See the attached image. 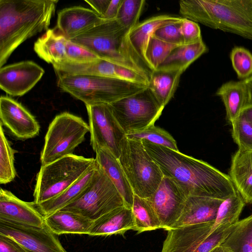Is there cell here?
Returning a JSON list of instances; mask_svg holds the SVG:
<instances>
[{
    "label": "cell",
    "instance_id": "cell-1",
    "mask_svg": "<svg viewBox=\"0 0 252 252\" xmlns=\"http://www.w3.org/2000/svg\"><path fill=\"white\" fill-rule=\"evenodd\" d=\"M142 142L163 176L173 180L188 196L225 199L237 192L228 175L207 162L147 140Z\"/></svg>",
    "mask_w": 252,
    "mask_h": 252
},
{
    "label": "cell",
    "instance_id": "cell-2",
    "mask_svg": "<svg viewBox=\"0 0 252 252\" xmlns=\"http://www.w3.org/2000/svg\"><path fill=\"white\" fill-rule=\"evenodd\" d=\"M58 0H0V67L27 39L47 31Z\"/></svg>",
    "mask_w": 252,
    "mask_h": 252
},
{
    "label": "cell",
    "instance_id": "cell-3",
    "mask_svg": "<svg viewBox=\"0 0 252 252\" xmlns=\"http://www.w3.org/2000/svg\"><path fill=\"white\" fill-rule=\"evenodd\" d=\"M129 32L116 19L103 20L70 40L89 50L99 59L135 70L150 81L153 71L134 49L129 39Z\"/></svg>",
    "mask_w": 252,
    "mask_h": 252
},
{
    "label": "cell",
    "instance_id": "cell-4",
    "mask_svg": "<svg viewBox=\"0 0 252 252\" xmlns=\"http://www.w3.org/2000/svg\"><path fill=\"white\" fill-rule=\"evenodd\" d=\"M183 18L252 40V0H182Z\"/></svg>",
    "mask_w": 252,
    "mask_h": 252
},
{
    "label": "cell",
    "instance_id": "cell-5",
    "mask_svg": "<svg viewBox=\"0 0 252 252\" xmlns=\"http://www.w3.org/2000/svg\"><path fill=\"white\" fill-rule=\"evenodd\" d=\"M58 78L57 85L60 89L86 105L109 104L148 87L97 75L65 74Z\"/></svg>",
    "mask_w": 252,
    "mask_h": 252
},
{
    "label": "cell",
    "instance_id": "cell-6",
    "mask_svg": "<svg viewBox=\"0 0 252 252\" xmlns=\"http://www.w3.org/2000/svg\"><path fill=\"white\" fill-rule=\"evenodd\" d=\"M96 163L95 158H86L73 154L41 166L34 189V204L38 205L58 196Z\"/></svg>",
    "mask_w": 252,
    "mask_h": 252
},
{
    "label": "cell",
    "instance_id": "cell-7",
    "mask_svg": "<svg viewBox=\"0 0 252 252\" xmlns=\"http://www.w3.org/2000/svg\"><path fill=\"white\" fill-rule=\"evenodd\" d=\"M118 159L134 194L143 198L150 197L164 176L142 142L126 136Z\"/></svg>",
    "mask_w": 252,
    "mask_h": 252
},
{
    "label": "cell",
    "instance_id": "cell-8",
    "mask_svg": "<svg viewBox=\"0 0 252 252\" xmlns=\"http://www.w3.org/2000/svg\"><path fill=\"white\" fill-rule=\"evenodd\" d=\"M89 131V125L81 117L68 112L56 116L45 137L40 158L41 166L73 154Z\"/></svg>",
    "mask_w": 252,
    "mask_h": 252
},
{
    "label": "cell",
    "instance_id": "cell-9",
    "mask_svg": "<svg viewBox=\"0 0 252 252\" xmlns=\"http://www.w3.org/2000/svg\"><path fill=\"white\" fill-rule=\"evenodd\" d=\"M125 206L124 199L97 163L94 176L85 191L60 210L80 215L94 221L110 211Z\"/></svg>",
    "mask_w": 252,
    "mask_h": 252
},
{
    "label": "cell",
    "instance_id": "cell-10",
    "mask_svg": "<svg viewBox=\"0 0 252 252\" xmlns=\"http://www.w3.org/2000/svg\"><path fill=\"white\" fill-rule=\"evenodd\" d=\"M234 225L220 228L214 220L170 229L161 252H209L223 244Z\"/></svg>",
    "mask_w": 252,
    "mask_h": 252
},
{
    "label": "cell",
    "instance_id": "cell-11",
    "mask_svg": "<svg viewBox=\"0 0 252 252\" xmlns=\"http://www.w3.org/2000/svg\"><path fill=\"white\" fill-rule=\"evenodd\" d=\"M108 105L126 135L154 125L164 109L148 87Z\"/></svg>",
    "mask_w": 252,
    "mask_h": 252
},
{
    "label": "cell",
    "instance_id": "cell-12",
    "mask_svg": "<svg viewBox=\"0 0 252 252\" xmlns=\"http://www.w3.org/2000/svg\"><path fill=\"white\" fill-rule=\"evenodd\" d=\"M90 132V144L95 152L108 149L119 159L126 134L107 104L86 105Z\"/></svg>",
    "mask_w": 252,
    "mask_h": 252
},
{
    "label": "cell",
    "instance_id": "cell-13",
    "mask_svg": "<svg viewBox=\"0 0 252 252\" xmlns=\"http://www.w3.org/2000/svg\"><path fill=\"white\" fill-rule=\"evenodd\" d=\"M0 234L14 239L27 252H67L46 225L40 228L0 220Z\"/></svg>",
    "mask_w": 252,
    "mask_h": 252
},
{
    "label": "cell",
    "instance_id": "cell-14",
    "mask_svg": "<svg viewBox=\"0 0 252 252\" xmlns=\"http://www.w3.org/2000/svg\"><path fill=\"white\" fill-rule=\"evenodd\" d=\"M188 197L173 180L164 176L158 188L147 199L156 212L162 228L167 231L181 215Z\"/></svg>",
    "mask_w": 252,
    "mask_h": 252
},
{
    "label": "cell",
    "instance_id": "cell-15",
    "mask_svg": "<svg viewBox=\"0 0 252 252\" xmlns=\"http://www.w3.org/2000/svg\"><path fill=\"white\" fill-rule=\"evenodd\" d=\"M44 72L43 68L31 61L2 66L0 68V88L10 95L22 96L34 87Z\"/></svg>",
    "mask_w": 252,
    "mask_h": 252
},
{
    "label": "cell",
    "instance_id": "cell-16",
    "mask_svg": "<svg viewBox=\"0 0 252 252\" xmlns=\"http://www.w3.org/2000/svg\"><path fill=\"white\" fill-rule=\"evenodd\" d=\"M0 123L17 138L25 140L37 136L40 126L21 103L6 96L0 98Z\"/></svg>",
    "mask_w": 252,
    "mask_h": 252
},
{
    "label": "cell",
    "instance_id": "cell-17",
    "mask_svg": "<svg viewBox=\"0 0 252 252\" xmlns=\"http://www.w3.org/2000/svg\"><path fill=\"white\" fill-rule=\"evenodd\" d=\"M0 220L40 228L45 226L44 217L34 202L23 201L2 188L0 190Z\"/></svg>",
    "mask_w": 252,
    "mask_h": 252
},
{
    "label": "cell",
    "instance_id": "cell-18",
    "mask_svg": "<svg viewBox=\"0 0 252 252\" xmlns=\"http://www.w3.org/2000/svg\"><path fill=\"white\" fill-rule=\"evenodd\" d=\"M104 20L93 9L80 6L64 8L58 13L57 29L67 39L90 30Z\"/></svg>",
    "mask_w": 252,
    "mask_h": 252
},
{
    "label": "cell",
    "instance_id": "cell-19",
    "mask_svg": "<svg viewBox=\"0 0 252 252\" xmlns=\"http://www.w3.org/2000/svg\"><path fill=\"white\" fill-rule=\"evenodd\" d=\"M224 200L205 196H189L181 215L172 229L214 221L219 208Z\"/></svg>",
    "mask_w": 252,
    "mask_h": 252
},
{
    "label": "cell",
    "instance_id": "cell-20",
    "mask_svg": "<svg viewBox=\"0 0 252 252\" xmlns=\"http://www.w3.org/2000/svg\"><path fill=\"white\" fill-rule=\"evenodd\" d=\"M184 18L169 15L150 17L139 23L129 32L130 41L144 63L153 72L146 58V50L150 37L158 28L170 24L181 23Z\"/></svg>",
    "mask_w": 252,
    "mask_h": 252
},
{
    "label": "cell",
    "instance_id": "cell-21",
    "mask_svg": "<svg viewBox=\"0 0 252 252\" xmlns=\"http://www.w3.org/2000/svg\"><path fill=\"white\" fill-rule=\"evenodd\" d=\"M128 230H135L131 208L126 206L117 208L93 222L88 235L109 236L124 234Z\"/></svg>",
    "mask_w": 252,
    "mask_h": 252
},
{
    "label": "cell",
    "instance_id": "cell-22",
    "mask_svg": "<svg viewBox=\"0 0 252 252\" xmlns=\"http://www.w3.org/2000/svg\"><path fill=\"white\" fill-rule=\"evenodd\" d=\"M228 175L246 204H252V150L238 149L232 157Z\"/></svg>",
    "mask_w": 252,
    "mask_h": 252
},
{
    "label": "cell",
    "instance_id": "cell-23",
    "mask_svg": "<svg viewBox=\"0 0 252 252\" xmlns=\"http://www.w3.org/2000/svg\"><path fill=\"white\" fill-rule=\"evenodd\" d=\"M95 152L97 163L122 196L125 206L131 208L134 193L119 159L106 148L98 149Z\"/></svg>",
    "mask_w": 252,
    "mask_h": 252
},
{
    "label": "cell",
    "instance_id": "cell-24",
    "mask_svg": "<svg viewBox=\"0 0 252 252\" xmlns=\"http://www.w3.org/2000/svg\"><path fill=\"white\" fill-rule=\"evenodd\" d=\"M216 95L221 98L225 108L226 119L231 124L250 104L244 80L230 81L223 84L217 91Z\"/></svg>",
    "mask_w": 252,
    "mask_h": 252
},
{
    "label": "cell",
    "instance_id": "cell-25",
    "mask_svg": "<svg viewBox=\"0 0 252 252\" xmlns=\"http://www.w3.org/2000/svg\"><path fill=\"white\" fill-rule=\"evenodd\" d=\"M67 40L57 27L48 29L35 42L33 49L47 63L59 64L66 59Z\"/></svg>",
    "mask_w": 252,
    "mask_h": 252
},
{
    "label": "cell",
    "instance_id": "cell-26",
    "mask_svg": "<svg viewBox=\"0 0 252 252\" xmlns=\"http://www.w3.org/2000/svg\"><path fill=\"white\" fill-rule=\"evenodd\" d=\"M45 224L55 234H88L92 221L77 214L58 211L44 217Z\"/></svg>",
    "mask_w": 252,
    "mask_h": 252
},
{
    "label": "cell",
    "instance_id": "cell-27",
    "mask_svg": "<svg viewBox=\"0 0 252 252\" xmlns=\"http://www.w3.org/2000/svg\"><path fill=\"white\" fill-rule=\"evenodd\" d=\"M97 167L96 164L76 182L58 196L36 205L39 211L45 217L64 208L76 200L90 184Z\"/></svg>",
    "mask_w": 252,
    "mask_h": 252
},
{
    "label": "cell",
    "instance_id": "cell-28",
    "mask_svg": "<svg viewBox=\"0 0 252 252\" xmlns=\"http://www.w3.org/2000/svg\"><path fill=\"white\" fill-rule=\"evenodd\" d=\"M207 51V47L202 40L193 44L178 46L172 51L156 70L184 72Z\"/></svg>",
    "mask_w": 252,
    "mask_h": 252
},
{
    "label": "cell",
    "instance_id": "cell-29",
    "mask_svg": "<svg viewBox=\"0 0 252 252\" xmlns=\"http://www.w3.org/2000/svg\"><path fill=\"white\" fill-rule=\"evenodd\" d=\"M181 71H155L148 88L160 105L164 108L173 97L179 84Z\"/></svg>",
    "mask_w": 252,
    "mask_h": 252
},
{
    "label": "cell",
    "instance_id": "cell-30",
    "mask_svg": "<svg viewBox=\"0 0 252 252\" xmlns=\"http://www.w3.org/2000/svg\"><path fill=\"white\" fill-rule=\"evenodd\" d=\"M131 210L138 233L162 228L160 220L155 209L146 198L134 194Z\"/></svg>",
    "mask_w": 252,
    "mask_h": 252
},
{
    "label": "cell",
    "instance_id": "cell-31",
    "mask_svg": "<svg viewBox=\"0 0 252 252\" xmlns=\"http://www.w3.org/2000/svg\"><path fill=\"white\" fill-rule=\"evenodd\" d=\"M222 245L233 252H252V214L234 224Z\"/></svg>",
    "mask_w": 252,
    "mask_h": 252
},
{
    "label": "cell",
    "instance_id": "cell-32",
    "mask_svg": "<svg viewBox=\"0 0 252 252\" xmlns=\"http://www.w3.org/2000/svg\"><path fill=\"white\" fill-rule=\"evenodd\" d=\"M126 136L132 140L141 141L147 140L152 143L179 151L176 141L171 135L164 129L155 125L142 130L129 132Z\"/></svg>",
    "mask_w": 252,
    "mask_h": 252
},
{
    "label": "cell",
    "instance_id": "cell-33",
    "mask_svg": "<svg viewBox=\"0 0 252 252\" xmlns=\"http://www.w3.org/2000/svg\"><path fill=\"white\" fill-rule=\"evenodd\" d=\"M17 152L10 146L6 138L2 125H0V183L6 184L16 176L14 166V154Z\"/></svg>",
    "mask_w": 252,
    "mask_h": 252
},
{
    "label": "cell",
    "instance_id": "cell-34",
    "mask_svg": "<svg viewBox=\"0 0 252 252\" xmlns=\"http://www.w3.org/2000/svg\"><path fill=\"white\" fill-rule=\"evenodd\" d=\"M145 2L144 0H122L116 19L124 28L130 31L139 23Z\"/></svg>",
    "mask_w": 252,
    "mask_h": 252
},
{
    "label": "cell",
    "instance_id": "cell-35",
    "mask_svg": "<svg viewBox=\"0 0 252 252\" xmlns=\"http://www.w3.org/2000/svg\"><path fill=\"white\" fill-rule=\"evenodd\" d=\"M178 45L164 42L152 36L146 50V58L154 71L166 60L172 51Z\"/></svg>",
    "mask_w": 252,
    "mask_h": 252
},
{
    "label": "cell",
    "instance_id": "cell-36",
    "mask_svg": "<svg viewBox=\"0 0 252 252\" xmlns=\"http://www.w3.org/2000/svg\"><path fill=\"white\" fill-rule=\"evenodd\" d=\"M232 125V136L238 149L252 150V125L242 113Z\"/></svg>",
    "mask_w": 252,
    "mask_h": 252
},
{
    "label": "cell",
    "instance_id": "cell-37",
    "mask_svg": "<svg viewBox=\"0 0 252 252\" xmlns=\"http://www.w3.org/2000/svg\"><path fill=\"white\" fill-rule=\"evenodd\" d=\"M230 58L238 78L243 80L252 75V54L248 50L235 47L231 51Z\"/></svg>",
    "mask_w": 252,
    "mask_h": 252
},
{
    "label": "cell",
    "instance_id": "cell-38",
    "mask_svg": "<svg viewBox=\"0 0 252 252\" xmlns=\"http://www.w3.org/2000/svg\"><path fill=\"white\" fill-rule=\"evenodd\" d=\"M98 59L99 58L89 50L70 40H67L66 43V59L64 62L85 63L92 62Z\"/></svg>",
    "mask_w": 252,
    "mask_h": 252
},
{
    "label": "cell",
    "instance_id": "cell-39",
    "mask_svg": "<svg viewBox=\"0 0 252 252\" xmlns=\"http://www.w3.org/2000/svg\"><path fill=\"white\" fill-rule=\"evenodd\" d=\"M181 23H172L163 26L157 29L154 32L153 36L170 44L178 46L184 45L183 37L180 32Z\"/></svg>",
    "mask_w": 252,
    "mask_h": 252
},
{
    "label": "cell",
    "instance_id": "cell-40",
    "mask_svg": "<svg viewBox=\"0 0 252 252\" xmlns=\"http://www.w3.org/2000/svg\"><path fill=\"white\" fill-rule=\"evenodd\" d=\"M180 32L184 45L193 44L202 40L198 24L185 18L180 23Z\"/></svg>",
    "mask_w": 252,
    "mask_h": 252
},
{
    "label": "cell",
    "instance_id": "cell-41",
    "mask_svg": "<svg viewBox=\"0 0 252 252\" xmlns=\"http://www.w3.org/2000/svg\"><path fill=\"white\" fill-rule=\"evenodd\" d=\"M0 252H27L14 239L0 234Z\"/></svg>",
    "mask_w": 252,
    "mask_h": 252
},
{
    "label": "cell",
    "instance_id": "cell-42",
    "mask_svg": "<svg viewBox=\"0 0 252 252\" xmlns=\"http://www.w3.org/2000/svg\"><path fill=\"white\" fill-rule=\"evenodd\" d=\"M110 1L111 0H85L86 2L91 6L93 10L98 14L102 19L107 10Z\"/></svg>",
    "mask_w": 252,
    "mask_h": 252
},
{
    "label": "cell",
    "instance_id": "cell-43",
    "mask_svg": "<svg viewBox=\"0 0 252 252\" xmlns=\"http://www.w3.org/2000/svg\"><path fill=\"white\" fill-rule=\"evenodd\" d=\"M122 2V0H112L102 19L104 20L116 19Z\"/></svg>",
    "mask_w": 252,
    "mask_h": 252
},
{
    "label": "cell",
    "instance_id": "cell-44",
    "mask_svg": "<svg viewBox=\"0 0 252 252\" xmlns=\"http://www.w3.org/2000/svg\"><path fill=\"white\" fill-rule=\"evenodd\" d=\"M247 120L252 125V104L249 105L242 112Z\"/></svg>",
    "mask_w": 252,
    "mask_h": 252
},
{
    "label": "cell",
    "instance_id": "cell-45",
    "mask_svg": "<svg viewBox=\"0 0 252 252\" xmlns=\"http://www.w3.org/2000/svg\"><path fill=\"white\" fill-rule=\"evenodd\" d=\"M244 80L248 88L250 104H252V75Z\"/></svg>",
    "mask_w": 252,
    "mask_h": 252
},
{
    "label": "cell",
    "instance_id": "cell-46",
    "mask_svg": "<svg viewBox=\"0 0 252 252\" xmlns=\"http://www.w3.org/2000/svg\"><path fill=\"white\" fill-rule=\"evenodd\" d=\"M209 252H233L231 250H230L228 248L223 245H219Z\"/></svg>",
    "mask_w": 252,
    "mask_h": 252
}]
</instances>
